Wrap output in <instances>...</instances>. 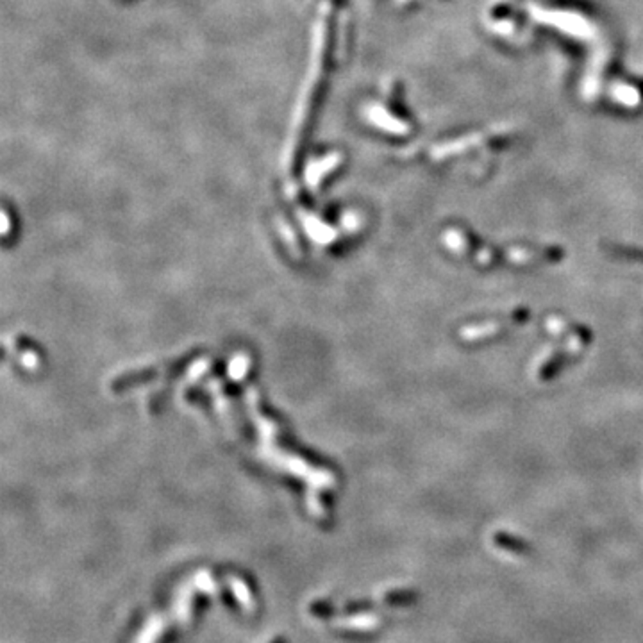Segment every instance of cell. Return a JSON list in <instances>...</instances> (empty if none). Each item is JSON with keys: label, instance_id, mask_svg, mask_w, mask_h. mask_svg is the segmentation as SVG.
<instances>
[{"label": "cell", "instance_id": "1", "mask_svg": "<svg viewBox=\"0 0 643 643\" xmlns=\"http://www.w3.org/2000/svg\"><path fill=\"white\" fill-rule=\"evenodd\" d=\"M270 643H283V640H275V642H270Z\"/></svg>", "mask_w": 643, "mask_h": 643}]
</instances>
